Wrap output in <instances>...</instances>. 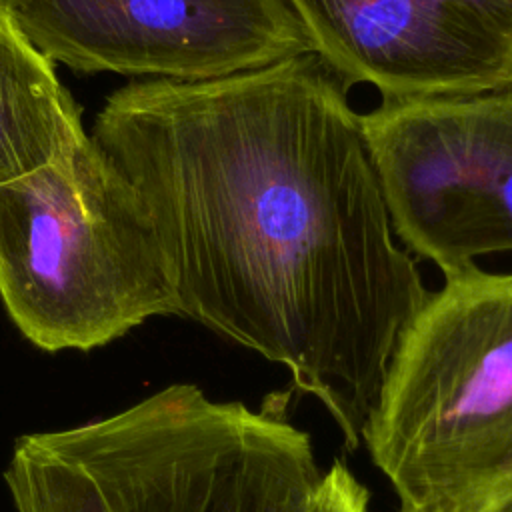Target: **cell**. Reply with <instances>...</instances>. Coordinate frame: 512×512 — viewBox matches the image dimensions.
Listing matches in <instances>:
<instances>
[{"instance_id":"obj_1","label":"cell","mask_w":512,"mask_h":512,"mask_svg":"<svg viewBox=\"0 0 512 512\" xmlns=\"http://www.w3.org/2000/svg\"><path fill=\"white\" fill-rule=\"evenodd\" d=\"M314 54L114 92L90 138L138 190L176 316L270 362L358 450L400 334L428 298L360 116Z\"/></svg>"},{"instance_id":"obj_2","label":"cell","mask_w":512,"mask_h":512,"mask_svg":"<svg viewBox=\"0 0 512 512\" xmlns=\"http://www.w3.org/2000/svg\"><path fill=\"white\" fill-rule=\"evenodd\" d=\"M16 512H370V492L282 414L170 384L80 426L16 438Z\"/></svg>"},{"instance_id":"obj_3","label":"cell","mask_w":512,"mask_h":512,"mask_svg":"<svg viewBox=\"0 0 512 512\" xmlns=\"http://www.w3.org/2000/svg\"><path fill=\"white\" fill-rule=\"evenodd\" d=\"M362 446L400 512H482L512 494V274L472 266L428 294Z\"/></svg>"},{"instance_id":"obj_4","label":"cell","mask_w":512,"mask_h":512,"mask_svg":"<svg viewBox=\"0 0 512 512\" xmlns=\"http://www.w3.org/2000/svg\"><path fill=\"white\" fill-rule=\"evenodd\" d=\"M0 298L20 334L46 352H86L176 314L150 214L90 136L0 184Z\"/></svg>"},{"instance_id":"obj_5","label":"cell","mask_w":512,"mask_h":512,"mask_svg":"<svg viewBox=\"0 0 512 512\" xmlns=\"http://www.w3.org/2000/svg\"><path fill=\"white\" fill-rule=\"evenodd\" d=\"M392 232L444 278L512 252V88L360 114Z\"/></svg>"},{"instance_id":"obj_6","label":"cell","mask_w":512,"mask_h":512,"mask_svg":"<svg viewBox=\"0 0 512 512\" xmlns=\"http://www.w3.org/2000/svg\"><path fill=\"white\" fill-rule=\"evenodd\" d=\"M14 16L80 72L208 82L312 54L286 0H24Z\"/></svg>"},{"instance_id":"obj_7","label":"cell","mask_w":512,"mask_h":512,"mask_svg":"<svg viewBox=\"0 0 512 512\" xmlns=\"http://www.w3.org/2000/svg\"><path fill=\"white\" fill-rule=\"evenodd\" d=\"M312 54L382 100L512 88V0H286Z\"/></svg>"},{"instance_id":"obj_8","label":"cell","mask_w":512,"mask_h":512,"mask_svg":"<svg viewBox=\"0 0 512 512\" xmlns=\"http://www.w3.org/2000/svg\"><path fill=\"white\" fill-rule=\"evenodd\" d=\"M86 136L54 62L0 6V184L58 160Z\"/></svg>"},{"instance_id":"obj_9","label":"cell","mask_w":512,"mask_h":512,"mask_svg":"<svg viewBox=\"0 0 512 512\" xmlns=\"http://www.w3.org/2000/svg\"><path fill=\"white\" fill-rule=\"evenodd\" d=\"M482 512H512V494L502 498V500H498V502H494V504H490Z\"/></svg>"},{"instance_id":"obj_10","label":"cell","mask_w":512,"mask_h":512,"mask_svg":"<svg viewBox=\"0 0 512 512\" xmlns=\"http://www.w3.org/2000/svg\"><path fill=\"white\" fill-rule=\"evenodd\" d=\"M22 2H24V0H0V6H4V8H8V10L14 12Z\"/></svg>"}]
</instances>
